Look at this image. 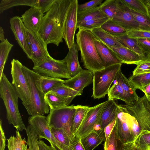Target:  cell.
<instances>
[{
    "label": "cell",
    "instance_id": "6f0895ef",
    "mask_svg": "<svg viewBox=\"0 0 150 150\" xmlns=\"http://www.w3.org/2000/svg\"><path fill=\"white\" fill-rule=\"evenodd\" d=\"M38 145L39 150H54L51 146L47 145L42 140H38Z\"/></svg>",
    "mask_w": 150,
    "mask_h": 150
},
{
    "label": "cell",
    "instance_id": "f546056e",
    "mask_svg": "<svg viewBox=\"0 0 150 150\" xmlns=\"http://www.w3.org/2000/svg\"><path fill=\"white\" fill-rule=\"evenodd\" d=\"M46 103L50 109H55L68 106L71 101L69 99L48 93L45 96Z\"/></svg>",
    "mask_w": 150,
    "mask_h": 150
},
{
    "label": "cell",
    "instance_id": "f5cc1de1",
    "mask_svg": "<svg viewBox=\"0 0 150 150\" xmlns=\"http://www.w3.org/2000/svg\"><path fill=\"white\" fill-rule=\"evenodd\" d=\"M70 146L74 150H85L81 143L80 139L76 136L71 142Z\"/></svg>",
    "mask_w": 150,
    "mask_h": 150
},
{
    "label": "cell",
    "instance_id": "ffe728a7",
    "mask_svg": "<svg viewBox=\"0 0 150 150\" xmlns=\"http://www.w3.org/2000/svg\"><path fill=\"white\" fill-rule=\"evenodd\" d=\"M122 87L125 93L126 100V105H131L139 98L133 84L122 73L121 69L117 72L115 79Z\"/></svg>",
    "mask_w": 150,
    "mask_h": 150
},
{
    "label": "cell",
    "instance_id": "d590c367",
    "mask_svg": "<svg viewBox=\"0 0 150 150\" xmlns=\"http://www.w3.org/2000/svg\"><path fill=\"white\" fill-rule=\"evenodd\" d=\"M129 9L145 15L150 16L149 10L142 0H121Z\"/></svg>",
    "mask_w": 150,
    "mask_h": 150
},
{
    "label": "cell",
    "instance_id": "f907efd6",
    "mask_svg": "<svg viewBox=\"0 0 150 150\" xmlns=\"http://www.w3.org/2000/svg\"><path fill=\"white\" fill-rule=\"evenodd\" d=\"M139 45L146 56L150 59V38L137 39Z\"/></svg>",
    "mask_w": 150,
    "mask_h": 150
},
{
    "label": "cell",
    "instance_id": "d4e9b609",
    "mask_svg": "<svg viewBox=\"0 0 150 150\" xmlns=\"http://www.w3.org/2000/svg\"><path fill=\"white\" fill-rule=\"evenodd\" d=\"M97 39L107 45L114 47H126L115 37L103 29L101 27L90 30Z\"/></svg>",
    "mask_w": 150,
    "mask_h": 150
},
{
    "label": "cell",
    "instance_id": "6125c7cd",
    "mask_svg": "<svg viewBox=\"0 0 150 150\" xmlns=\"http://www.w3.org/2000/svg\"><path fill=\"white\" fill-rule=\"evenodd\" d=\"M150 15V12H149Z\"/></svg>",
    "mask_w": 150,
    "mask_h": 150
},
{
    "label": "cell",
    "instance_id": "9f6ffc18",
    "mask_svg": "<svg viewBox=\"0 0 150 150\" xmlns=\"http://www.w3.org/2000/svg\"><path fill=\"white\" fill-rule=\"evenodd\" d=\"M122 150H142L137 146L134 142L123 144Z\"/></svg>",
    "mask_w": 150,
    "mask_h": 150
},
{
    "label": "cell",
    "instance_id": "484cf974",
    "mask_svg": "<svg viewBox=\"0 0 150 150\" xmlns=\"http://www.w3.org/2000/svg\"><path fill=\"white\" fill-rule=\"evenodd\" d=\"M114 37L125 47L142 57L149 58L139 45L137 39L130 37L127 34L119 36Z\"/></svg>",
    "mask_w": 150,
    "mask_h": 150
},
{
    "label": "cell",
    "instance_id": "74e56055",
    "mask_svg": "<svg viewBox=\"0 0 150 150\" xmlns=\"http://www.w3.org/2000/svg\"><path fill=\"white\" fill-rule=\"evenodd\" d=\"M129 79L136 89L141 90L143 87L150 83V73L132 75Z\"/></svg>",
    "mask_w": 150,
    "mask_h": 150
},
{
    "label": "cell",
    "instance_id": "4dcf8cb0",
    "mask_svg": "<svg viewBox=\"0 0 150 150\" xmlns=\"http://www.w3.org/2000/svg\"><path fill=\"white\" fill-rule=\"evenodd\" d=\"M75 112L73 118L71 131L75 136L90 107L88 106L78 105L75 106Z\"/></svg>",
    "mask_w": 150,
    "mask_h": 150
},
{
    "label": "cell",
    "instance_id": "e575fe53",
    "mask_svg": "<svg viewBox=\"0 0 150 150\" xmlns=\"http://www.w3.org/2000/svg\"><path fill=\"white\" fill-rule=\"evenodd\" d=\"M103 29L114 36H118L127 34V31L121 26L109 19L100 27Z\"/></svg>",
    "mask_w": 150,
    "mask_h": 150
},
{
    "label": "cell",
    "instance_id": "ab89813d",
    "mask_svg": "<svg viewBox=\"0 0 150 150\" xmlns=\"http://www.w3.org/2000/svg\"><path fill=\"white\" fill-rule=\"evenodd\" d=\"M27 137V144L30 150H39L38 137L33 128L29 125L25 130Z\"/></svg>",
    "mask_w": 150,
    "mask_h": 150
},
{
    "label": "cell",
    "instance_id": "603a6c76",
    "mask_svg": "<svg viewBox=\"0 0 150 150\" xmlns=\"http://www.w3.org/2000/svg\"><path fill=\"white\" fill-rule=\"evenodd\" d=\"M118 104L114 99H108L98 120L102 128L115 119L117 113Z\"/></svg>",
    "mask_w": 150,
    "mask_h": 150
},
{
    "label": "cell",
    "instance_id": "cb8c5ba5",
    "mask_svg": "<svg viewBox=\"0 0 150 150\" xmlns=\"http://www.w3.org/2000/svg\"><path fill=\"white\" fill-rule=\"evenodd\" d=\"M64 80L59 78L39 74L35 83L37 87L45 95L54 88L64 83Z\"/></svg>",
    "mask_w": 150,
    "mask_h": 150
},
{
    "label": "cell",
    "instance_id": "94428289",
    "mask_svg": "<svg viewBox=\"0 0 150 150\" xmlns=\"http://www.w3.org/2000/svg\"><path fill=\"white\" fill-rule=\"evenodd\" d=\"M142 1L147 7L149 12H150V0H142Z\"/></svg>",
    "mask_w": 150,
    "mask_h": 150
},
{
    "label": "cell",
    "instance_id": "7bdbcfd3",
    "mask_svg": "<svg viewBox=\"0 0 150 150\" xmlns=\"http://www.w3.org/2000/svg\"><path fill=\"white\" fill-rule=\"evenodd\" d=\"M108 95V99H119L126 103V98L123 89L116 81L110 88Z\"/></svg>",
    "mask_w": 150,
    "mask_h": 150
},
{
    "label": "cell",
    "instance_id": "11a10c76",
    "mask_svg": "<svg viewBox=\"0 0 150 150\" xmlns=\"http://www.w3.org/2000/svg\"><path fill=\"white\" fill-rule=\"evenodd\" d=\"M0 150H5L6 146V138L2 126V121H0Z\"/></svg>",
    "mask_w": 150,
    "mask_h": 150
},
{
    "label": "cell",
    "instance_id": "8d00e7d4",
    "mask_svg": "<svg viewBox=\"0 0 150 150\" xmlns=\"http://www.w3.org/2000/svg\"><path fill=\"white\" fill-rule=\"evenodd\" d=\"M13 46L7 39L4 41L0 43V77L3 73L5 64Z\"/></svg>",
    "mask_w": 150,
    "mask_h": 150
},
{
    "label": "cell",
    "instance_id": "c3c4849f",
    "mask_svg": "<svg viewBox=\"0 0 150 150\" xmlns=\"http://www.w3.org/2000/svg\"><path fill=\"white\" fill-rule=\"evenodd\" d=\"M132 73L133 75L150 73V60L137 65Z\"/></svg>",
    "mask_w": 150,
    "mask_h": 150
},
{
    "label": "cell",
    "instance_id": "f35d334b",
    "mask_svg": "<svg viewBox=\"0 0 150 150\" xmlns=\"http://www.w3.org/2000/svg\"><path fill=\"white\" fill-rule=\"evenodd\" d=\"M129 10L139 23L140 30L150 32V16L137 12L130 9Z\"/></svg>",
    "mask_w": 150,
    "mask_h": 150
},
{
    "label": "cell",
    "instance_id": "2e32d148",
    "mask_svg": "<svg viewBox=\"0 0 150 150\" xmlns=\"http://www.w3.org/2000/svg\"><path fill=\"white\" fill-rule=\"evenodd\" d=\"M10 28L18 45L28 57L32 58V54L27 40L25 28L21 17L15 16L10 20Z\"/></svg>",
    "mask_w": 150,
    "mask_h": 150
},
{
    "label": "cell",
    "instance_id": "ba28073f",
    "mask_svg": "<svg viewBox=\"0 0 150 150\" xmlns=\"http://www.w3.org/2000/svg\"><path fill=\"white\" fill-rule=\"evenodd\" d=\"M33 70L41 76L61 79L71 78L64 59H55L50 55L47 56L40 64L33 67Z\"/></svg>",
    "mask_w": 150,
    "mask_h": 150
},
{
    "label": "cell",
    "instance_id": "bcb514c9",
    "mask_svg": "<svg viewBox=\"0 0 150 150\" xmlns=\"http://www.w3.org/2000/svg\"><path fill=\"white\" fill-rule=\"evenodd\" d=\"M127 112L128 122L132 132L135 139L142 130L136 119L133 116L130 115L128 111Z\"/></svg>",
    "mask_w": 150,
    "mask_h": 150
},
{
    "label": "cell",
    "instance_id": "9c48e42d",
    "mask_svg": "<svg viewBox=\"0 0 150 150\" xmlns=\"http://www.w3.org/2000/svg\"><path fill=\"white\" fill-rule=\"evenodd\" d=\"M28 122L35 130L40 140L42 139L47 140L54 150H64V146L52 133L46 117L44 115L30 116L28 119Z\"/></svg>",
    "mask_w": 150,
    "mask_h": 150
},
{
    "label": "cell",
    "instance_id": "30bf717a",
    "mask_svg": "<svg viewBox=\"0 0 150 150\" xmlns=\"http://www.w3.org/2000/svg\"><path fill=\"white\" fill-rule=\"evenodd\" d=\"M129 114L139 124L142 131L150 132V103L144 95L132 105H125Z\"/></svg>",
    "mask_w": 150,
    "mask_h": 150
},
{
    "label": "cell",
    "instance_id": "ee69618b",
    "mask_svg": "<svg viewBox=\"0 0 150 150\" xmlns=\"http://www.w3.org/2000/svg\"><path fill=\"white\" fill-rule=\"evenodd\" d=\"M134 142L142 150H150V132L142 131Z\"/></svg>",
    "mask_w": 150,
    "mask_h": 150
},
{
    "label": "cell",
    "instance_id": "91938a15",
    "mask_svg": "<svg viewBox=\"0 0 150 150\" xmlns=\"http://www.w3.org/2000/svg\"><path fill=\"white\" fill-rule=\"evenodd\" d=\"M6 39H5L4 30L2 27H0V40L1 42L4 41Z\"/></svg>",
    "mask_w": 150,
    "mask_h": 150
},
{
    "label": "cell",
    "instance_id": "d6a6232c",
    "mask_svg": "<svg viewBox=\"0 0 150 150\" xmlns=\"http://www.w3.org/2000/svg\"><path fill=\"white\" fill-rule=\"evenodd\" d=\"M123 144L117 134L115 125L109 137L105 140L104 150H122Z\"/></svg>",
    "mask_w": 150,
    "mask_h": 150
},
{
    "label": "cell",
    "instance_id": "3957f363",
    "mask_svg": "<svg viewBox=\"0 0 150 150\" xmlns=\"http://www.w3.org/2000/svg\"><path fill=\"white\" fill-rule=\"evenodd\" d=\"M0 94L6 109L9 124H12L19 131L25 130L26 127L19 110L18 96L12 83L4 73L0 77Z\"/></svg>",
    "mask_w": 150,
    "mask_h": 150
},
{
    "label": "cell",
    "instance_id": "b9f144b4",
    "mask_svg": "<svg viewBox=\"0 0 150 150\" xmlns=\"http://www.w3.org/2000/svg\"><path fill=\"white\" fill-rule=\"evenodd\" d=\"M99 6L101 10L109 19L112 20L116 13L117 0H105Z\"/></svg>",
    "mask_w": 150,
    "mask_h": 150
},
{
    "label": "cell",
    "instance_id": "5b68a950",
    "mask_svg": "<svg viewBox=\"0 0 150 150\" xmlns=\"http://www.w3.org/2000/svg\"><path fill=\"white\" fill-rule=\"evenodd\" d=\"M122 64H118L105 67L93 72V93L94 99H100L108 94L116 76L121 69Z\"/></svg>",
    "mask_w": 150,
    "mask_h": 150
},
{
    "label": "cell",
    "instance_id": "7a4b0ae2",
    "mask_svg": "<svg viewBox=\"0 0 150 150\" xmlns=\"http://www.w3.org/2000/svg\"><path fill=\"white\" fill-rule=\"evenodd\" d=\"M96 39L90 30L79 28L76 34V45L80 52L81 62L85 68L93 72L105 67L95 45Z\"/></svg>",
    "mask_w": 150,
    "mask_h": 150
},
{
    "label": "cell",
    "instance_id": "9a60e30c",
    "mask_svg": "<svg viewBox=\"0 0 150 150\" xmlns=\"http://www.w3.org/2000/svg\"><path fill=\"white\" fill-rule=\"evenodd\" d=\"M116 13L112 19L127 31L140 30L139 23L130 11L129 9L121 0H117Z\"/></svg>",
    "mask_w": 150,
    "mask_h": 150
},
{
    "label": "cell",
    "instance_id": "277c9868",
    "mask_svg": "<svg viewBox=\"0 0 150 150\" xmlns=\"http://www.w3.org/2000/svg\"><path fill=\"white\" fill-rule=\"evenodd\" d=\"M22 70L27 80L31 95L30 104L26 109L30 116L49 114L50 108L45 102V94L37 87L35 81L39 74L24 65Z\"/></svg>",
    "mask_w": 150,
    "mask_h": 150
},
{
    "label": "cell",
    "instance_id": "7dc6e473",
    "mask_svg": "<svg viewBox=\"0 0 150 150\" xmlns=\"http://www.w3.org/2000/svg\"><path fill=\"white\" fill-rule=\"evenodd\" d=\"M103 0H93L81 4H78V12L86 11L99 6Z\"/></svg>",
    "mask_w": 150,
    "mask_h": 150
},
{
    "label": "cell",
    "instance_id": "60d3db41",
    "mask_svg": "<svg viewBox=\"0 0 150 150\" xmlns=\"http://www.w3.org/2000/svg\"><path fill=\"white\" fill-rule=\"evenodd\" d=\"M50 127L55 138L64 146V150H67L70 145L71 140L66 132L62 129Z\"/></svg>",
    "mask_w": 150,
    "mask_h": 150
},
{
    "label": "cell",
    "instance_id": "ac0fdd59",
    "mask_svg": "<svg viewBox=\"0 0 150 150\" xmlns=\"http://www.w3.org/2000/svg\"><path fill=\"white\" fill-rule=\"evenodd\" d=\"M93 72L83 69L74 76L64 80V84L81 95L83 89L93 82Z\"/></svg>",
    "mask_w": 150,
    "mask_h": 150
},
{
    "label": "cell",
    "instance_id": "836d02e7",
    "mask_svg": "<svg viewBox=\"0 0 150 150\" xmlns=\"http://www.w3.org/2000/svg\"><path fill=\"white\" fill-rule=\"evenodd\" d=\"M49 93L68 98L71 101L76 96L81 95L78 92L64 83L54 88Z\"/></svg>",
    "mask_w": 150,
    "mask_h": 150
},
{
    "label": "cell",
    "instance_id": "4316f807",
    "mask_svg": "<svg viewBox=\"0 0 150 150\" xmlns=\"http://www.w3.org/2000/svg\"><path fill=\"white\" fill-rule=\"evenodd\" d=\"M18 6H28L40 8L39 0H1L0 13L11 7Z\"/></svg>",
    "mask_w": 150,
    "mask_h": 150
},
{
    "label": "cell",
    "instance_id": "680465c9",
    "mask_svg": "<svg viewBox=\"0 0 150 150\" xmlns=\"http://www.w3.org/2000/svg\"><path fill=\"white\" fill-rule=\"evenodd\" d=\"M141 91L144 93L148 100L150 103V83L143 87Z\"/></svg>",
    "mask_w": 150,
    "mask_h": 150
},
{
    "label": "cell",
    "instance_id": "52a82bcc",
    "mask_svg": "<svg viewBox=\"0 0 150 150\" xmlns=\"http://www.w3.org/2000/svg\"><path fill=\"white\" fill-rule=\"evenodd\" d=\"M11 64L12 84L26 108L30 104L31 95L28 81L22 70L23 65L18 59H14L11 61Z\"/></svg>",
    "mask_w": 150,
    "mask_h": 150
},
{
    "label": "cell",
    "instance_id": "7402d4cb",
    "mask_svg": "<svg viewBox=\"0 0 150 150\" xmlns=\"http://www.w3.org/2000/svg\"><path fill=\"white\" fill-rule=\"evenodd\" d=\"M65 58V62L71 77L75 76L83 69L81 67L78 60V53L79 50L75 41Z\"/></svg>",
    "mask_w": 150,
    "mask_h": 150
},
{
    "label": "cell",
    "instance_id": "f6af8a7d",
    "mask_svg": "<svg viewBox=\"0 0 150 150\" xmlns=\"http://www.w3.org/2000/svg\"><path fill=\"white\" fill-rule=\"evenodd\" d=\"M109 19L108 17L94 19L83 22L76 27V29L81 28L91 30L100 27L101 26Z\"/></svg>",
    "mask_w": 150,
    "mask_h": 150
},
{
    "label": "cell",
    "instance_id": "83f0119b",
    "mask_svg": "<svg viewBox=\"0 0 150 150\" xmlns=\"http://www.w3.org/2000/svg\"><path fill=\"white\" fill-rule=\"evenodd\" d=\"M105 139L95 132H92L80 139V142L85 150H93L100 144Z\"/></svg>",
    "mask_w": 150,
    "mask_h": 150
},
{
    "label": "cell",
    "instance_id": "1f68e13d",
    "mask_svg": "<svg viewBox=\"0 0 150 150\" xmlns=\"http://www.w3.org/2000/svg\"><path fill=\"white\" fill-rule=\"evenodd\" d=\"M16 136H11L7 139L8 150H30L25 138L23 139L19 131H16Z\"/></svg>",
    "mask_w": 150,
    "mask_h": 150
},
{
    "label": "cell",
    "instance_id": "44dd1931",
    "mask_svg": "<svg viewBox=\"0 0 150 150\" xmlns=\"http://www.w3.org/2000/svg\"><path fill=\"white\" fill-rule=\"evenodd\" d=\"M95 44L98 54L105 67L123 64L115 53L106 44L97 39L95 41Z\"/></svg>",
    "mask_w": 150,
    "mask_h": 150
},
{
    "label": "cell",
    "instance_id": "8fae6325",
    "mask_svg": "<svg viewBox=\"0 0 150 150\" xmlns=\"http://www.w3.org/2000/svg\"><path fill=\"white\" fill-rule=\"evenodd\" d=\"M25 33L32 54L31 60L33 63V67L38 66L50 55L47 49V45L38 33L26 28Z\"/></svg>",
    "mask_w": 150,
    "mask_h": 150
},
{
    "label": "cell",
    "instance_id": "f1b7e54d",
    "mask_svg": "<svg viewBox=\"0 0 150 150\" xmlns=\"http://www.w3.org/2000/svg\"><path fill=\"white\" fill-rule=\"evenodd\" d=\"M106 17H108L101 10L99 6L86 11L78 12L76 27L86 21Z\"/></svg>",
    "mask_w": 150,
    "mask_h": 150
},
{
    "label": "cell",
    "instance_id": "816d5d0a",
    "mask_svg": "<svg viewBox=\"0 0 150 150\" xmlns=\"http://www.w3.org/2000/svg\"><path fill=\"white\" fill-rule=\"evenodd\" d=\"M56 0H39L40 8L43 14L51 8Z\"/></svg>",
    "mask_w": 150,
    "mask_h": 150
},
{
    "label": "cell",
    "instance_id": "681fc988",
    "mask_svg": "<svg viewBox=\"0 0 150 150\" xmlns=\"http://www.w3.org/2000/svg\"><path fill=\"white\" fill-rule=\"evenodd\" d=\"M127 34L129 37L136 39L150 38V32L140 30L127 31Z\"/></svg>",
    "mask_w": 150,
    "mask_h": 150
},
{
    "label": "cell",
    "instance_id": "e0dca14e",
    "mask_svg": "<svg viewBox=\"0 0 150 150\" xmlns=\"http://www.w3.org/2000/svg\"><path fill=\"white\" fill-rule=\"evenodd\" d=\"M44 14L39 8L31 7L26 11L21 17L25 28L38 33L40 27Z\"/></svg>",
    "mask_w": 150,
    "mask_h": 150
},
{
    "label": "cell",
    "instance_id": "db71d44e",
    "mask_svg": "<svg viewBox=\"0 0 150 150\" xmlns=\"http://www.w3.org/2000/svg\"><path fill=\"white\" fill-rule=\"evenodd\" d=\"M116 119L104 128L103 131L105 135V140L108 139L113 129L116 124Z\"/></svg>",
    "mask_w": 150,
    "mask_h": 150
},
{
    "label": "cell",
    "instance_id": "5bb4252c",
    "mask_svg": "<svg viewBox=\"0 0 150 150\" xmlns=\"http://www.w3.org/2000/svg\"><path fill=\"white\" fill-rule=\"evenodd\" d=\"M127 114L125 105H118L115 126L117 134L123 144L135 140L128 122Z\"/></svg>",
    "mask_w": 150,
    "mask_h": 150
},
{
    "label": "cell",
    "instance_id": "8992f818",
    "mask_svg": "<svg viewBox=\"0 0 150 150\" xmlns=\"http://www.w3.org/2000/svg\"><path fill=\"white\" fill-rule=\"evenodd\" d=\"M75 106H65L55 109H50L47 119L50 127L61 129L67 133L71 141L75 136L71 131Z\"/></svg>",
    "mask_w": 150,
    "mask_h": 150
},
{
    "label": "cell",
    "instance_id": "6da1fadb",
    "mask_svg": "<svg viewBox=\"0 0 150 150\" xmlns=\"http://www.w3.org/2000/svg\"><path fill=\"white\" fill-rule=\"evenodd\" d=\"M73 0H56L44 16L38 32L47 45L57 46L63 42L64 24L67 14Z\"/></svg>",
    "mask_w": 150,
    "mask_h": 150
},
{
    "label": "cell",
    "instance_id": "4fadbf2b",
    "mask_svg": "<svg viewBox=\"0 0 150 150\" xmlns=\"http://www.w3.org/2000/svg\"><path fill=\"white\" fill-rule=\"evenodd\" d=\"M107 102V100L90 107L75 136L80 139L93 131V127L99 120Z\"/></svg>",
    "mask_w": 150,
    "mask_h": 150
},
{
    "label": "cell",
    "instance_id": "d6986e66",
    "mask_svg": "<svg viewBox=\"0 0 150 150\" xmlns=\"http://www.w3.org/2000/svg\"><path fill=\"white\" fill-rule=\"evenodd\" d=\"M107 46L115 53L123 63L134 64L137 65L144 62L150 60L148 58L140 56L126 47Z\"/></svg>",
    "mask_w": 150,
    "mask_h": 150
},
{
    "label": "cell",
    "instance_id": "7c38bea8",
    "mask_svg": "<svg viewBox=\"0 0 150 150\" xmlns=\"http://www.w3.org/2000/svg\"><path fill=\"white\" fill-rule=\"evenodd\" d=\"M78 4V0H73L68 10L64 23L63 38L69 49L75 42Z\"/></svg>",
    "mask_w": 150,
    "mask_h": 150
}]
</instances>
